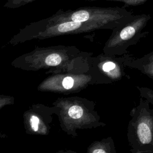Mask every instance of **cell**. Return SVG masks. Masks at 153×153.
I'll list each match as a JSON object with an SVG mask.
<instances>
[{"label": "cell", "mask_w": 153, "mask_h": 153, "mask_svg": "<svg viewBox=\"0 0 153 153\" xmlns=\"http://www.w3.org/2000/svg\"><path fill=\"white\" fill-rule=\"evenodd\" d=\"M133 16L130 11L118 7H84L67 11L60 9L45 20L51 23L63 21L94 22L107 28L115 29L129 20Z\"/></svg>", "instance_id": "6da1fadb"}, {"label": "cell", "mask_w": 153, "mask_h": 153, "mask_svg": "<svg viewBox=\"0 0 153 153\" xmlns=\"http://www.w3.org/2000/svg\"><path fill=\"white\" fill-rule=\"evenodd\" d=\"M150 102L142 97L131 112L128 139L134 153H153V109Z\"/></svg>", "instance_id": "7a4b0ae2"}, {"label": "cell", "mask_w": 153, "mask_h": 153, "mask_svg": "<svg viewBox=\"0 0 153 153\" xmlns=\"http://www.w3.org/2000/svg\"><path fill=\"white\" fill-rule=\"evenodd\" d=\"M151 19L149 14L133 15L127 22L115 29L114 40L116 41L119 53H126L128 46L136 44L149 33L148 31L143 32V29Z\"/></svg>", "instance_id": "3957f363"}, {"label": "cell", "mask_w": 153, "mask_h": 153, "mask_svg": "<svg viewBox=\"0 0 153 153\" xmlns=\"http://www.w3.org/2000/svg\"><path fill=\"white\" fill-rule=\"evenodd\" d=\"M99 28H107L103 25L94 22L63 21L48 22L45 19L30 24L25 30H38L36 37L45 38L63 33H77Z\"/></svg>", "instance_id": "277c9868"}, {"label": "cell", "mask_w": 153, "mask_h": 153, "mask_svg": "<svg viewBox=\"0 0 153 153\" xmlns=\"http://www.w3.org/2000/svg\"><path fill=\"white\" fill-rule=\"evenodd\" d=\"M126 65L139 70L153 80V51L139 58H128L126 61Z\"/></svg>", "instance_id": "5b68a950"}, {"label": "cell", "mask_w": 153, "mask_h": 153, "mask_svg": "<svg viewBox=\"0 0 153 153\" xmlns=\"http://www.w3.org/2000/svg\"><path fill=\"white\" fill-rule=\"evenodd\" d=\"M35 1L36 0H7L4 7L8 8H17Z\"/></svg>", "instance_id": "8992f818"}, {"label": "cell", "mask_w": 153, "mask_h": 153, "mask_svg": "<svg viewBox=\"0 0 153 153\" xmlns=\"http://www.w3.org/2000/svg\"><path fill=\"white\" fill-rule=\"evenodd\" d=\"M87 2H93L97 1H108L114 2H121L125 4L126 6H138L146 3L148 0H85Z\"/></svg>", "instance_id": "52a82bcc"}, {"label": "cell", "mask_w": 153, "mask_h": 153, "mask_svg": "<svg viewBox=\"0 0 153 153\" xmlns=\"http://www.w3.org/2000/svg\"><path fill=\"white\" fill-rule=\"evenodd\" d=\"M140 91L141 97L147 99L151 104L153 105V90L149 88L145 87H137Z\"/></svg>", "instance_id": "ba28073f"}, {"label": "cell", "mask_w": 153, "mask_h": 153, "mask_svg": "<svg viewBox=\"0 0 153 153\" xmlns=\"http://www.w3.org/2000/svg\"><path fill=\"white\" fill-rule=\"evenodd\" d=\"M83 114V110L81 106L78 105H74L71 106L69 111L68 114L70 117L74 119H78L81 118Z\"/></svg>", "instance_id": "9c48e42d"}, {"label": "cell", "mask_w": 153, "mask_h": 153, "mask_svg": "<svg viewBox=\"0 0 153 153\" xmlns=\"http://www.w3.org/2000/svg\"><path fill=\"white\" fill-rule=\"evenodd\" d=\"M62 62V57L60 55L54 53L49 55L45 59V63L48 66H57Z\"/></svg>", "instance_id": "30bf717a"}, {"label": "cell", "mask_w": 153, "mask_h": 153, "mask_svg": "<svg viewBox=\"0 0 153 153\" xmlns=\"http://www.w3.org/2000/svg\"><path fill=\"white\" fill-rule=\"evenodd\" d=\"M62 84L63 87L65 89L69 90L70 88H71L73 87L74 85V79L70 77V76H67L65 77L62 82Z\"/></svg>", "instance_id": "8fae6325"}, {"label": "cell", "mask_w": 153, "mask_h": 153, "mask_svg": "<svg viewBox=\"0 0 153 153\" xmlns=\"http://www.w3.org/2000/svg\"><path fill=\"white\" fill-rule=\"evenodd\" d=\"M30 123L32 128L33 131H36L38 129V123H39V119L36 116H32L30 119Z\"/></svg>", "instance_id": "7c38bea8"}, {"label": "cell", "mask_w": 153, "mask_h": 153, "mask_svg": "<svg viewBox=\"0 0 153 153\" xmlns=\"http://www.w3.org/2000/svg\"><path fill=\"white\" fill-rule=\"evenodd\" d=\"M116 67V65L112 62H108L103 65V70L105 72H109L110 71L114 70Z\"/></svg>", "instance_id": "4fadbf2b"}, {"label": "cell", "mask_w": 153, "mask_h": 153, "mask_svg": "<svg viewBox=\"0 0 153 153\" xmlns=\"http://www.w3.org/2000/svg\"><path fill=\"white\" fill-rule=\"evenodd\" d=\"M93 153H98V152H105V151L103 149H95L93 151Z\"/></svg>", "instance_id": "5bb4252c"}]
</instances>
